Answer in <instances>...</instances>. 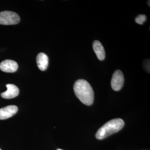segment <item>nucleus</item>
<instances>
[{
  "mask_svg": "<svg viewBox=\"0 0 150 150\" xmlns=\"http://www.w3.org/2000/svg\"><path fill=\"white\" fill-rule=\"evenodd\" d=\"M74 93L79 100L87 105L93 103L94 94L91 86L84 79H79L75 82L74 86Z\"/></svg>",
  "mask_w": 150,
  "mask_h": 150,
  "instance_id": "obj_1",
  "label": "nucleus"
},
{
  "mask_svg": "<svg viewBox=\"0 0 150 150\" xmlns=\"http://www.w3.org/2000/svg\"><path fill=\"white\" fill-rule=\"evenodd\" d=\"M124 125V121L121 118L112 119L105 123L98 129L96 135V138L99 140L104 139L120 131Z\"/></svg>",
  "mask_w": 150,
  "mask_h": 150,
  "instance_id": "obj_2",
  "label": "nucleus"
},
{
  "mask_svg": "<svg viewBox=\"0 0 150 150\" xmlns=\"http://www.w3.org/2000/svg\"><path fill=\"white\" fill-rule=\"evenodd\" d=\"M20 21L18 15L11 11H4L0 12V24L11 25L18 24Z\"/></svg>",
  "mask_w": 150,
  "mask_h": 150,
  "instance_id": "obj_3",
  "label": "nucleus"
},
{
  "mask_svg": "<svg viewBox=\"0 0 150 150\" xmlns=\"http://www.w3.org/2000/svg\"><path fill=\"white\" fill-rule=\"evenodd\" d=\"M124 82L123 73L121 70H117L112 75L111 81V87L113 90L118 91L122 88Z\"/></svg>",
  "mask_w": 150,
  "mask_h": 150,
  "instance_id": "obj_4",
  "label": "nucleus"
},
{
  "mask_svg": "<svg viewBox=\"0 0 150 150\" xmlns=\"http://www.w3.org/2000/svg\"><path fill=\"white\" fill-rule=\"evenodd\" d=\"M18 68V65L13 60H4L0 64V69L6 73H14L16 71Z\"/></svg>",
  "mask_w": 150,
  "mask_h": 150,
  "instance_id": "obj_5",
  "label": "nucleus"
},
{
  "mask_svg": "<svg viewBox=\"0 0 150 150\" xmlns=\"http://www.w3.org/2000/svg\"><path fill=\"white\" fill-rule=\"evenodd\" d=\"M18 110L16 105H10L0 109V119L4 120L14 115Z\"/></svg>",
  "mask_w": 150,
  "mask_h": 150,
  "instance_id": "obj_6",
  "label": "nucleus"
},
{
  "mask_svg": "<svg viewBox=\"0 0 150 150\" xmlns=\"http://www.w3.org/2000/svg\"><path fill=\"white\" fill-rule=\"evenodd\" d=\"M6 91L1 94V96L5 99H11L17 96L19 93V89L16 86L13 84H8L6 85Z\"/></svg>",
  "mask_w": 150,
  "mask_h": 150,
  "instance_id": "obj_7",
  "label": "nucleus"
},
{
  "mask_svg": "<svg viewBox=\"0 0 150 150\" xmlns=\"http://www.w3.org/2000/svg\"><path fill=\"white\" fill-rule=\"evenodd\" d=\"M93 48L98 59L103 61L105 59V53L104 47L98 40H94L93 43Z\"/></svg>",
  "mask_w": 150,
  "mask_h": 150,
  "instance_id": "obj_8",
  "label": "nucleus"
},
{
  "mask_svg": "<svg viewBox=\"0 0 150 150\" xmlns=\"http://www.w3.org/2000/svg\"><path fill=\"white\" fill-rule=\"evenodd\" d=\"M38 67L41 71L46 69L48 66V58L47 55L44 53H40L36 57Z\"/></svg>",
  "mask_w": 150,
  "mask_h": 150,
  "instance_id": "obj_9",
  "label": "nucleus"
},
{
  "mask_svg": "<svg viewBox=\"0 0 150 150\" xmlns=\"http://www.w3.org/2000/svg\"><path fill=\"white\" fill-rule=\"evenodd\" d=\"M146 20V16L145 15H139L135 18V22L139 24L142 25Z\"/></svg>",
  "mask_w": 150,
  "mask_h": 150,
  "instance_id": "obj_10",
  "label": "nucleus"
},
{
  "mask_svg": "<svg viewBox=\"0 0 150 150\" xmlns=\"http://www.w3.org/2000/svg\"><path fill=\"white\" fill-rule=\"evenodd\" d=\"M143 67L145 71L150 73V59H146L143 62Z\"/></svg>",
  "mask_w": 150,
  "mask_h": 150,
  "instance_id": "obj_11",
  "label": "nucleus"
},
{
  "mask_svg": "<svg viewBox=\"0 0 150 150\" xmlns=\"http://www.w3.org/2000/svg\"><path fill=\"white\" fill-rule=\"evenodd\" d=\"M148 5H149V6H150V1H148Z\"/></svg>",
  "mask_w": 150,
  "mask_h": 150,
  "instance_id": "obj_12",
  "label": "nucleus"
},
{
  "mask_svg": "<svg viewBox=\"0 0 150 150\" xmlns=\"http://www.w3.org/2000/svg\"><path fill=\"white\" fill-rule=\"evenodd\" d=\"M57 150H63L61 149H57Z\"/></svg>",
  "mask_w": 150,
  "mask_h": 150,
  "instance_id": "obj_13",
  "label": "nucleus"
},
{
  "mask_svg": "<svg viewBox=\"0 0 150 150\" xmlns=\"http://www.w3.org/2000/svg\"><path fill=\"white\" fill-rule=\"evenodd\" d=\"M0 150H1V149H0Z\"/></svg>",
  "mask_w": 150,
  "mask_h": 150,
  "instance_id": "obj_14",
  "label": "nucleus"
}]
</instances>
